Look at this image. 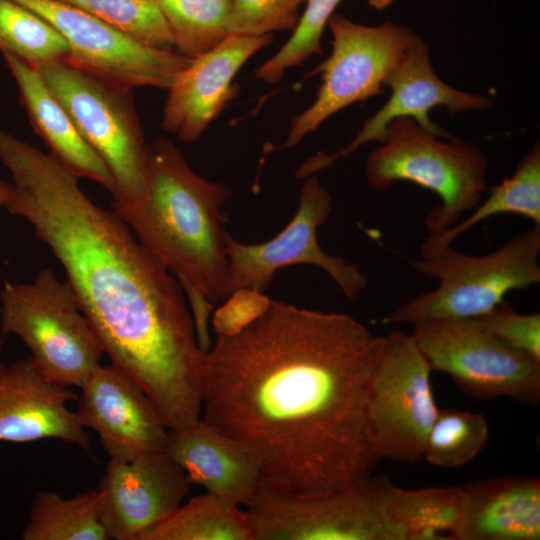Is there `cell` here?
<instances>
[{"mask_svg": "<svg viewBox=\"0 0 540 540\" xmlns=\"http://www.w3.org/2000/svg\"><path fill=\"white\" fill-rule=\"evenodd\" d=\"M327 26L332 34L331 54L309 74H321L322 83L314 102L291 120L279 148L296 146L333 114L381 94L387 76L417 37L400 25L366 26L339 14H333Z\"/></svg>", "mask_w": 540, "mask_h": 540, "instance_id": "10", "label": "cell"}, {"mask_svg": "<svg viewBox=\"0 0 540 540\" xmlns=\"http://www.w3.org/2000/svg\"><path fill=\"white\" fill-rule=\"evenodd\" d=\"M190 485L165 451L130 461L109 460L98 487L109 539L139 540L183 503Z\"/></svg>", "mask_w": 540, "mask_h": 540, "instance_id": "15", "label": "cell"}, {"mask_svg": "<svg viewBox=\"0 0 540 540\" xmlns=\"http://www.w3.org/2000/svg\"><path fill=\"white\" fill-rule=\"evenodd\" d=\"M139 540H253L246 511L206 492L181 504Z\"/></svg>", "mask_w": 540, "mask_h": 540, "instance_id": "24", "label": "cell"}, {"mask_svg": "<svg viewBox=\"0 0 540 540\" xmlns=\"http://www.w3.org/2000/svg\"><path fill=\"white\" fill-rule=\"evenodd\" d=\"M480 318L501 341L540 363L539 313L520 314L503 301Z\"/></svg>", "mask_w": 540, "mask_h": 540, "instance_id": "32", "label": "cell"}, {"mask_svg": "<svg viewBox=\"0 0 540 540\" xmlns=\"http://www.w3.org/2000/svg\"><path fill=\"white\" fill-rule=\"evenodd\" d=\"M73 5L150 48L175 51L155 0H59Z\"/></svg>", "mask_w": 540, "mask_h": 540, "instance_id": "29", "label": "cell"}, {"mask_svg": "<svg viewBox=\"0 0 540 540\" xmlns=\"http://www.w3.org/2000/svg\"><path fill=\"white\" fill-rule=\"evenodd\" d=\"M230 189L195 173L165 137L148 144L146 191L132 206L113 207L140 242L177 279L199 345L211 347L213 304L230 294L222 206Z\"/></svg>", "mask_w": 540, "mask_h": 540, "instance_id": "3", "label": "cell"}, {"mask_svg": "<svg viewBox=\"0 0 540 540\" xmlns=\"http://www.w3.org/2000/svg\"><path fill=\"white\" fill-rule=\"evenodd\" d=\"M466 505L454 540H539L540 481L506 476L462 486Z\"/></svg>", "mask_w": 540, "mask_h": 540, "instance_id": "20", "label": "cell"}, {"mask_svg": "<svg viewBox=\"0 0 540 540\" xmlns=\"http://www.w3.org/2000/svg\"><path fill=\"white\" fill-rule=\"evenodd\" d=\"M392 482L372 475L344 488L291 493L261 482L246 505L253 540H406L387 509Z\"/></svg>", "mask_w": 540, "mask_h": 540, "instance_id": "7", "label": "cell"}, {"mask_svg": "<svg viewBox=\"0 0 540 540\" xmlns=\"http://www.w3.org/2000/svg\"><path fill=\"white\" fill-rule=\"evenodd\" d=\"M164 451L183 469L191 485H200L238 506H246L262 482L252 455L201 418L168 430Z\"/></svg>", "mask_w": 540, "mask_h": 540, "instance_id": "19", "label": "cell"}, {"mask_svg": "<svg viewBox=\"0 0 540 540\" xmlns=\"http://www.w3.org/2000/svg\"><path fill=\"white\" fill-rule=\"evenodd\" d=\"M393 0H368V5L374 9L382 10L388 7Z\"/></svg>", "mask_w": 540, "mask_h": 540, "instance_id": "35", "label": "cell"}, {"mask_svg": "<svg viewBox=\"0 0 540 540\" xmlns=\"http://www.w3.org/2000/svg\"><path fill=\"white\" fill-rule=\"evenodd\" d=\"M412 336L432 370L448 374L482 400L540 401V363L510 347L480 317L434 318L413 324Z\"/></svg>", "mask_w": 540, "mask_h": 540, "instance_id": "9", "label": "cell"}, {"mask_svg": "<svg viewBox=\"0 0 540 540\" xmlns=\"http://www.w3.org/2000/svg\"><path fill=\"white\" fill-rule=\"evenodd\" d=\"M384 345L350 315L271 300L206 352L201 419L282 490L316 495L362 481L382 460L367 405Z\"/></svg>", "mask_w": 540, "mask_h": 540, "instance_id": "1", "label": "cell"}, {"mask_svg": "<svg viewBox=\"0 0 540 540\" xmlns=\"http://www.w3.org/2000/svg\"><path fill=\"white\" fill-rule=\"evenodd\" d=\"M272 39L273 34H231L211 51L192 58L168 88L162 127L184 142L200 138L237 95L236 73Z\"/></svg>", "mask_w": 540, "mask_h": 540, "instance_id": "17", "label": "cell"}, {"mask_svg": "<svg viewBox=\"0 0 540 540\" xmlns=\"http://www.w3.org/2000/svg\"><path fill=\"white\" fill-rule=\"evenodd\" d=\"M488 437V424L482 415L439 410L426 440L424 459L443 468L466 465L482 451Z\"/></svg>", "mask_w": 540, "mask_h": 540, "instance_id": "28", "label": "cell"}, {"mask_svg": "<svg viewBox=\"0 0 540 540\" xmlns=\"http://www.w3.org/2000/svg\"><path fill=\"white\" fill-rule=\"evenodd\" d=\"M385 85L391 90L389 99L365 120L352 141L333 154L318 153L307 158L298 168L297 178L317 174L365 144L374 141L380 143L385 137L388 124L396 118H411L435 136L451 138L447 131L430 119V110L444 106L450 114H454L485 110L492 106L491 99L454 89L442 81L431 66L428 44L419 36L387 76Z\"/></svg>", "mask_w": 540, "mask_h": 540, "instance_id": "14", "label": "cell"}, {"mask_svg": "<svg viewBox=\"0 0 540 540\" xmlns=\"http://www.w3.org/2000/svg\"><path fill=\"white\" fill-rule=\"evenodd\" d=\"M0 323L3 335L23 340L40 373L63 387L80 388L104 354L69 285L47 268L30 284L5 283Z\"/></svg>", "mask_w": 540, "mask_h": 540, "instance_id": "8", "label": "cell"}, {"mask_svg": "<svg viewBox=\"0 0 540 540\" xmlns=\"http://www.w3.org/2000/svg\"><path fill=\"white\" fill-rule=\"evenodd\" d=\"M0 52L33 66L67 61L65 39L44 18L15 0H0Z\"/></svg>", "mask_w": 540, "mask_h": 540, "instance_id": "27", "label": "cell"}, {"mask_svg": "<svg viewBox=\"0 0 540 540\" xmlns=\"http://www.w3.org/2000/svg\"><path fill=\"white\" fill-rule=\"evenodd\" d=\"M23 540H109L98 489L71 498L41 491L30 510Z\"/></svg>", "mask_w": 540, "mask_h": 540, "instance_id": "25", "label": "cell"}, {"mask_svg": "<svg viewBox=\"0 0 540 540\" xmlns=\"http://www.w3.org/2000/svg\"><path fill=\"white\" fill-rule=\"evenodd\" d=\"M13 76L35 133L43 140L49 153L78 178H88L114 192V179L99 155L79 133L74 122L48 89L38 69L11 54L2 53Z\"/></svg>", "mask_w": 540, "mask_h": 540, "instance_id": "21", "label": "cell"}, {"mask_svg": "<svg viewBox=\"0 0 540 540\" xmlns=\"http://www.w3.org/2000/svg\"><path fill=\"white\" fill-rule=\"evenodd\" d=\"M271 299L249 288L231 292L226 301L214 312L212 325L217 336L231 337L239 334L269 308Z\"/></svg>", "mask_w": 540, "mask_h": 540, "instance_id": "33", "label": "cell"}, {"mask_svg": "<svg viewBox=\"0 0 540 540\" xmlns=\"http://www.w3.org/2000/svg\"><path fill=\"white\" fill-rule=\"evenodd\" d=\"M465 505L462 486L406 490L392 483L388 490V514L406 540H454Z\"/></svg>", "mask_w": 540, "mask_h": 540, "instance_id": "23", "label": "cell"}, {"mask_svg": "<svg viewBox=\"0 0 540 540\" xmlns=\"http://www.w3.org/2000/svg\"><path fill=\"white\" fill-rule=\"evenodd\" d=\"M539 256L540 226L534 225L486 255H468L448 246L412 261L419 273L439 284L400 304L385 322L413 325L434 318L483 316L510 291L540 282Z\"/></svg>", "mask_w": 540, "mask_h": 540, "instance_id": "5", "label": "cell"}, {"mask_svg": "<svg viewBox=\"0 0 540 540\" xmlns=\"http://www.w3.org/2000/svg\"><path fill=\"white\" fill-rule=\"evenodd\" d=\"M305 0H230L229 33L260 36L293 31Z\"/></svg>", "mask_w": 540, "mask_h": 540, "instance_id": "31", "label": "cell"}, {"mask_svg": "<svg viewBox=\"0 0 540 540\" xmlns=\"http://www.w3.org/2000/svg\"><path fill=\"white\" fill-rule=\"evenodd\" d=\"M500 214L521 215L540 226L539 142L521 159L513 175L492 187L489 196L469 216L436 236H427L420 247L421 258L451 246L470 228Z\"/></svg>", "mask_w": 540, "mask_h": 540, "instance_id": "22", "label": "cell"}, {"mask_svg": "<svg viewBox=\"0 0 540 540\" xmlns=\"http://www.w3.org/2000/svg\"><path fill=\"white\" fill-rule=\"evenodd\" d=\"M44 18L65 39L69 64L113 85L168 89L191 61L147 47L93 15L59 0H15Z\"/></svg>", "mask_w": 540, "mask_h": 540, "instance_id": "13", "label": "cell"}, {"mask_svg": "<svg viewBox=\"0 0 540 540\" xmlns=\"http://www.w3.org/2000/svg\"><path fill=\"white\" fill-rule=\"evenodd\" d=\"M78 395L47 380L31 356L12 364L0 361V441L57 439L89 450L90 437L76 411Z\"/></svg>", "mask_w": 540, "mask_h": 540, "instance_id": "18", "label": "cell"}, {"mask_svg": "<svg viewBox=\"0 0 540 540\" xmlns=\"http://www.w3.org/2000/svg\"><path fill=\"white\" fill-rule=\"evenodd\" d=\"M487 168L479 147L437 137L413 119L401 117L388 124L384 139L367 157L365 177L379 191L407 181L436 193L441 203L425 218L428 237H433L480 203L487 189Z\"/></svg>", "mask_w": 540, "mask_h": 540, "instance_id": "4", "label": "cell"}, {"mask_svg": "<svg viewBox=\"0 0 540 540\" xmlns=\"http://www.w3.org/2000/svg\"><path fill=\"white\" fill-rule=\"evenodd\" d=\"M304 179L298 209L277 236L260 244H244L226 233L230 293L241 288L263 292L278 270L295 264L320 267L350 300L367 287L368 277L358 264L321 249L317 229L331 213L332 197L317 174Z\"/></svg>", "mask_w": 540, "mask_h": 540, "instance_id": "12", "label": "cell"}, {"mask_svg": "<svg viewBox=\"0 0 540 540\" xmlns=\"http://www.w3.org/2000/svg\"><path fill=\"white\" fill-rule=\"evenodd\" d=\"M0 161L12 176L4 207L59 260L111 365L144 391L167 429L199 420L206 352L177 279L50 153L0 128Z\"/></svg>", "mask_w": 540, "mask_h": 540, "instance_id": "2", "label": "cell"}, {"mask_svg": "<svg viewBox=\"0 0 540 540\" xmlns=\"http://www.w3.org/2000/svg\"><path fill=\"white\" fill-rule=\"evenodd\" d=\"M432 368L412 334L385 336L367 405L371 437L382 459H424L429 431L438 415L431 387Z\"/></svg>", "mask_w": 540, "mask_h": 540, "instance_id": "11", "label": "cell"}, {"mask_svg": "<svg viewBox=\"0 0 540 540\" xmlns=\"http://www.w3.org/2000/svg\"><path fill=\"white\" fill-rule=\"evenodd\" d=\"M84 140L114 179L113 207L139 203L146 191L148 144L132 89L113 85L65 61L35 66Z\"/></svg>", "mask_w": 540, "mask_h": 540, "instance_id": "6", "label": "cell"}, {"mask_svg": "<svg viewBox=\"0 0 540 540\" xmlns=\"http://www.w3.org/2000/svg\"><path fill=\"white\" fill-rule=\"evenodd\" d=\"M11 184L0 180V206H4L10 194Z\"/></svg>", "mask_w": 540, "mask_h": 540, "instance_id": "34", "label": "cell"}, {"mask_svg": "<svg viewBox=\"0 0 540 540\" xmlns=\"http://www.w3.org/2000/svg\"><path fill=\"white\" fill-rule=\"evenodd\" d=\"M341 0H305V9L292 36L255 71L266 84L278 83L285 71L298 67L313 55H322L321 38L329 19Z\"/></svg>", "mask_w": 540, "mask_h": 540, "instance_id": "30", "label": "cell"}, {"mask_svg": "<svg viewBox=\"0 0 540 540\" xmlns=\"http://www.w3.org/2000/svg\"><path fill=\"white\" fill-rule=\"evenodd\" d=\"M77 414L112 461L164 451L168 429L144 391L113 365L97 366L80 387Z\"/></svg>", "mask_w": 540, "mask_h": 540, "instance_id": "16", "label": "cell"}, {"mask_svg": "<svg viewBox=\"0 0 540 540\" xmlns=\"http://www.w3.org/2000/svg\"><path fill=\"white\" fill-rule=\"evenodd\" d=\"M169 27L174 50L195 58L229 35L230 0H155Z\"/></svg>", "mask_w": 540, "mask_h": 540, "instance_id": "26", "label": "cell"}]
</instances>
